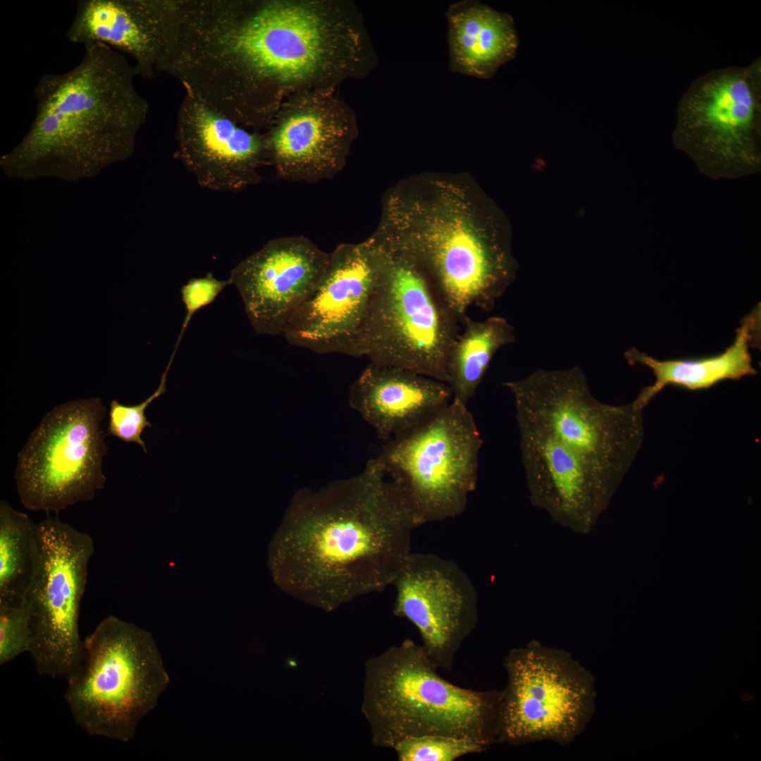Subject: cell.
<instances>
[{"label":"cell","mask_w":761,"mask_h":761,"mask_svg":"<svg viewBox=\"0 0 761 761\" xmlns=\"http://www.w3.org/2000/svg\"><path fill=\"white\" fill-rule=\"evenodd\" d=\"M421 526L376 457L358 474L293 496L269 550L276 583L332 612L392 585Z\"/></svg>","instance_id":"6da1fadb"},{"label":"cell","mask_w":761,"mask_h":761,"mask_svg":"<svg viewBox=\"0 0 761 761\" xmlns=\"http://www.w3.org/2000/svg\"><path fill=\"white\" fill-rule=\"evenodd\" d=\"M202 51L223 97L268 116L292 95L361 76L375 60L354 7L328 0H224Z\"/></svg>","instance_id":"7a4b0ae2"},{"label":"cell","mask_w":761,"mask_h":761,"mask_svg":"<svg viewBox=\"0 0 761 761\" xmlns=\"http://www.w3.org/2000/svg\"><path fill=\"white\" fill-rule=\"evenodd\" d=\"M72 69L42 75L36 113L20 142L0 157L10 178L76 182L129 159L149 106L124 54L103 43L85 45Z\"/></svg>","instance_id":"3957f363"},{"label":"cell","mask_w":761,"mask_h":761,"mask_svg":"<svg viewBox=\"0 0 761 761\" xmlns=\"http://www.w3.org/2000/svg\"><path fill=\"white\" fill-rule=\"evenodd\" d=\"M483 212L468 177L422 173L386 191L372 235L415 260L462 322L471 307L492 310L514 277L509 248Z\"/></svg>","instance_id":"277c9868"},{"label":"cell","mask_w":761,"mask_h":761,"mask_svg":"<svg viewBox=\"0 0 761 761\" xmlns=\"http://www.w3.org/2000/svg\"><path fill=\"white\" fill-rule=\"evenodd\" d=\"M437 669L410 639L365 662L361 712L373 745L393 748L429 736L465 738L486 748L497 743L501 691L462 688Z\"/></svg>","instance_id":"5b68a950"},{"label":"cell","mask_w":761,"mask_h":761,"mask_svg":"<svg viewBox=\"0 0 761 761\" xmlns=\"http://www.w3.org/2000/svg\"><path fill=\"white\" fill-rule=\"evenodd\" d=\"M64 698L77 725L92 736L128 742L170 679L151 634L109 615L83 641Z\"/></svg>","instance_id":"8992f818"},{"label":"cell","mask_w":761,"mask_h":761,"mask_svg":"<svg viewBox=\"0 0 761 761\" xmlns=\"http://www.w3.org/2000/svg\"><path fill=\"white\" fill-rule=\"evenodd\" d=\"M371 236L380 249V274L352 357L447 383V355L460 319L415 260Z\"/></svg>","instance_id":"52a82bcc"},{"label":"cell","mask_w":761,"mask_h":761,"mask_svg":"<svg viewBox=\"0 0 761 761\" xmlns=\"http://www.w3.org/2000/svg\"><path fill=\"white\" fill-rule=\"evenodd\" d=\"M502 385L513 396L516 418L554 436L616 490L643 443L642 410L633 402L611 405L597 400L578 366L539 369Z\"/></svg>","instance_id":"ba28073f"},{"label":"cell","mask_w":761,"mask_h":761,"mask_svg":"<svg viewBox=\"0 0 761 761\" xmlns=\"http://www.w3.org/2000/svg\"><path fill=\"white\" fill-rule=\"evenodd\" d=\"M674 145L717 180L761 171V59L695 78L679 101Z\"/></svg>","instance_id":"9c48e42d"},{"label":"cell","mask_w":761,"mask_h":761,"mask_svg":"<svg viewBox=\"0 0 761 761\" xmlns=\"http://www.w3.org/2000/svg\"><path fill=\"white\" fill-rule=\"evenodd\" d=\"M483 440L467 404L454 398L388 441L376 459L406 494L420 524L461 514L474 490Z\"/></svg>","instance_id":"30bf717a"},{"label":"cell","mask_w":761,"mask_h":761,"mask_svg":"<svg viewBox=\"0 0 761 761\" xmlns=\"http://www.w3.org/2000/svg\"><path fill=\"white\" fill-rule=\"evenodd\" d=\"M497 743L573 742L595 710V679L566 650L536 641L510 650L503 660Z\"/></svg>","instance_id":"8fae6325"},{"label":"cell","mask_w":761,"mask_h":761,"mask_svg":"<svg viewBox=\"0 0 761 761\" xmlns=\"http://www.w3.org/2000/svg\"><path fill=\"white\" fill-rule=\"evenodd\" d=\"M106 410L100 398H89L56 406L43 417L18 454L14 477L25 508L58 514L104 488Z\"/></svg>","instance_id":"7c38bea8"},{"label":"cell","mask_w":761,"mask_h":761,"mask_svg":"<svg viewBox=\"0 0 761 761\" xmlns=\"http://www.w3.org/2000/svg\"><path fill=\"white\" fill-rule=\"evenodd\" d=\"M37 538L38 558L26 596L32 630L29 652L39 675L68 679L83 650L78 621L94 541L58 516L37 523Z\"/></svg>","instance_id":"4fadbf2b"},{"label":"cell","mask_w":761,"mask_h":761,"mask_svg":"<svg viewBox=\"0 0 761 761\" xmlns=\"http://www.w3.org/2000/svg\"><path fill=\"white\" fill-rule=\"evenodd\" d=\"M380 262V247L371 236L338 245L316 289L283 333L286 340L318 354L352 356Z\"/></svg>","instance_id":"5bb4252c"},{"label":"cell","mask_w":761,"mask_h":761,"mask_svg":"<svg viewBox=\"0 0 761 761\" xmlns=\"http://www.w3.org/2000/svg\"><path fill=\"white\" fill-rule=\"evenodd\" d=\"M392 585L393 613L416 626L431 662L450 672L478 618V595L469 577L451 559L411 552Z\"/></svg>","instance_id":"9a60e30c"},{"label":"cell","mask_w":761,"mask_h":761,"mask_svg":"<svg viewBox=\"0 0 761 761\" xmlns=\"http://www.w3.org/2000/svg\"><path fill=\"white\" fill-rule=\"evenodd\" d=\"M358 133L354 112L335 88L296 94L266 131L269 164L287 180L331 179L344 168Z\"/></svg>","instance_id":"2e32d148"},{"label":"cell","mask_w":761,"mask_h":761,"mask_svg":"<svg viewBox=\"0 0 761 761\" xmlns=\"http://www.w3.org/2000/svg\"><path fill=\"white\" fill-rule=\"evenodd\" d=\"M329 253L303 235L280 237L230 271L249 322L257 334L283 335L318 285Z\"/></svg>","instance_id":"e0dca14e"},{"label":"cell","mask_w":761,"mask_h":761,"mask_svg":"<svg viewBox=\"0 0 761 761\" xmlns=\"http://www.w3.org/2000/svg\"><path fill=\"white\" fill-rule=\"evenodd\" d=\"M266 131L245 127L185 93L175 156L202 187L237 192L259 183L260 169L269 164Z\"/></svg>","instance_id":"ac0fdd59"},{"label":"cell","mask_w":761,"mask_h":761,"mask_svg":"<svg viewBox=\"0 0 761 761\" xmlns=\"http://www.w3.org/2000/svg\"><path fill=\"white\" fill-rule=\"evenodd\" d=\"M516 422L531 502L558 524L588 533L614 492L554 436Z\"/></svg>","instance_id":"d6986e66"},{"label":"cell","mask_w":761,"mask_h":761,"mask_svg":"<svg viewBox=\"0 0 761 761\" xmlns=\"http://www.w3.org/2000/svg\"><path fill=\"white\" fill-rule=\"evenodd\" d=\"M174 0H80L66 32L73 43H103L134 59L138 75L157 73Z\"/></svg>","instance_id":"ffe728a7"},{"label":"cell","mask_w":761,"mask_h":761,"mask_svg":"<svg viewBox=\"0 0 761 761\" xmlns=\"http://www.w3.org/2000/svg\"><path fill=\"white\" fill-rule=\"evenodd\" d=\"M452 399L451 388L444 382L373 362L349 390L350 407L385 441L421 425Z\"/></svg>","instance_id":"44dd1931"},{"label":"cell","mask_w":761,"mask_h":761,"mask_svg":"<svg viewBox=\"0 0 761 761\" xmlns=\"http://www.w3.org/2000/svg\"><path fill=\"white\" fill-rule=\"evenodd\" d=\"M446 16L452 71L489 78L515 56L518 39L509 14L466 0L450 5Z\"/></svg>","instance_id":"7402d4cb"},{"label":"cell","mask_w":761,"mask_h":761,"mask_svg":"<svg viewBox=\"0 0 761 761\" xmlns=\"http://www.w3.org/2000/svg\"><path fill=\"white\" fill-rule=\"evenodd\" d=\"M760 322V310L746 316L736 330L734 343L719 355L695 359L660 361L631 349L624 356L629 364H640L652 369L655 380L644 388L633 402L640 409L646 407L667 385H674L689 390L707 389L717 383L737 380L757 373L749 352Z\"/></svg>","instance_id":"603a6c76"},{"label":"cell","mask_w":761,"mask_h":761,"mask_svg":"<svg viewBox=\"0 0 761 761\" xmlns=\"http://www.w3.org/2000/svg\"><path fill=\"white\" fill-rule=\"evenodd\" d=\"M452 343L447 359V384L453 397L467 404L496 352L515 342L514 327L504 318L494 316L475 321L467 315Z\"/></svg>","instance_id":"cb8c5ba5"},{"label":"cell","mask_w":761,"mask_h":761,"mask_svg":"<svg viewBox=\"0 0 761 761\" xmlns=\"http://www.w3.org/2000/svg\"><path fill=\"white\" fill-rule=\"evenodd\" d=\"M38 558L37 524L26 514L0 502V602L24 601Z\"/></svg>","instance_id":"d4e9b609"},{"label":"cell","mask_w":761,"mask_h":761,"mask_svg":"<svg viewBox=\"0 0 761 761\" xmlns=\"http://www.w3.org/2000/svg\"><path fill=\"white\" fill-rule=\"evenodd\" d=\"M392 749L399 761H453L466 755L481 753L487 748L465 738L429 736L403 741Z\"/></svg>","instance_id":"484cf974"},{"label":"cell","mask_w":761,"mask_h":761,"mask_svg":"<svg viewBox=\"0 0 761 761\" xmlns=\"http://www.w3.org/2000/svg\"><path fill=\"white\" fill-rule=\"evenodd\" d=\"M173 360V359L170 358L157 389L144 401L132 405L120 404L116 400L111 401L109 413L108 434L127 443H136L147 452L146 444L142 435L147 428H151L152 425L145 414L146 409L155 399L166 392L167 374Z\"/></svg>","instance_id":"4316f807"},{"label":"cell","mask_w":761,"mask_h":761,"mask_svg":"<svg viewBox=\"0 0 761 761\" xmlns=\"http://www.w3.org/2000/svg\"><path fill=\"white\" fill-rule=\"evenodd\" d=\"M32 643L31 612L27 599L20 602H0V664L29 652Z\"/></svg>","instance_id":"83f0119b"},{"label":"cell","mask_w":761,"mask_h":761,"mask_svg":"<svg viewBox=\"0 0 761 761\" xmlns=\"http://www.w3.org/2000/svg\"><path fill=\"white\" fill-rule=\"evenodd\" d=\"M230 285H232L230 278L220 280L216 278L212 273H207L204 277L190 279L182 286L181 299L186 309V315L172 354H175L192 317L199 310L213 303L223 290Z\"/></svg>","instance_id":"f1b7e54d"}]
</instances>
